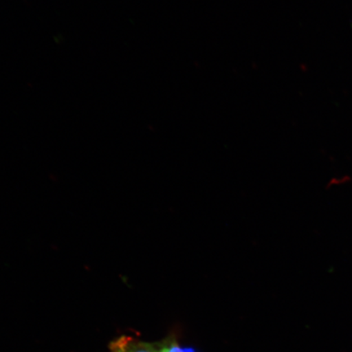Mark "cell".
<instances>
[{
    "mask_svg": "<svg viewBox=\"0 0 352 352\" xmlns=\"http://www.w3.org/2000/svg\"><path fill=\"white\" fill-rule=\"evenodd\" d=\"M109 352H154L153 343L131 336H122L110 343Z\"/></svg>",
    "mask_w": 352,
    "mask_h": 352,
    "instance_id": "obj_1",
    "label": "cell"
},
{
    "mask_svg": "<svg viewBox=\"0 0 352 352\" xmlns=\"http://www.w3.org/2000/svg\"><path fill=\"white\" fill-rule=\"evenodd\" d=\"M154 352H195L188 347H183L179 344L175 334H169L162 340L153 342Z\"/></svg>",
    "mask_w": 352,
    "mask_h": 352,
    "instance_id": "obj_2",
    "label": "cell"
}]
</instances>
